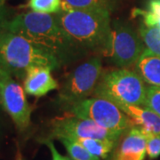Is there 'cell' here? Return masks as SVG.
<instances>
[{
	"instance_id": "cell-2",
	"label": "cell",
	"mask_w": 160,
	"mask_h": 160,
	"mask_svg": "<svg viewBox=\"0 0 160 160\" xmlns=\"http://www.w3.org/2000/svg\"><path fill=\"white\" fill-rule=\"evenodd\" d=\"M111 12L93 10L61 11L54 16L75 44L83 51H102L111 31Z\"/></svg>"
},
{
	"instance_id": "cell-11",
	"label": "cell",
	"mask_w": 160,
	"mask_h": 160,
	"mask_svg": "<svg viewBox=\"0 0 160 160\" xmlns=\"http://www.w3.org/2000/svg\"><path fill=\"white\" fill-rule=\"evenodd\" d=\"M148 136L140 128L132 127L126 132L112 160H144L147 154Z\"/></svg>"
},
{
	"instance_id": "cell-22",
	"label": "cell",
	"mask_w": 160,
	"mask_h": 160,
	"mask_svg": "<svg viewBox=\"0 0 160 160\" xmlns=\"http://www.w3.org/2000/svg\"><path fill=\"white\" fill-rule=\"evenodd\" d=\"M9 21V10L5 5V1L0 2V33L6 30V26Z\"/></svg>"
},
{
	"instance_id": "cell-27",
	"label": "cell",
	"mask_w": 160,
	"mask_h": 160,
	"mask_svg": "<svg viewBox=\"0 0 160 160\" xmlns=\"http://www.w3.org/2000/svg\"><path fill=\"white\" fill-rule=\"evenodd\" d=\"M0 108H2V107H1V104H0Z\"/></svg>"
},
{
	"instance_id": "cell-21",
	"label": "cell",
	"mask_w": 160,
	"mask_h": 160,
	"mask_svg": "<svg viewBox=\"0 0 160 160\" xmlns=\"http://www.w3.org/2000/svg\"><path fill=\"white\" fill-rule=\"evenodd\" d=\"M147 155L151 159H155L160 156V134H153L148 136Z\"/></svg>"
},
{
	"instance_id": "cell-25",
	"label": "cell",
	"mask_w": 160,
	"mask_h": 160,
	"mask_svg": "<svg viewBox=\"0 0 160 160\" xmlns=\"http://www.w3.org/2000/svg\"><path fill=\"white\" fill-rule=\"evenodd\" d=\"M67 160H71V159H70L69 158H68V157H67Z\"/></svg>"
},
{
	"instance_id": "cell-20",
	"label": "cell",
	"mask_w": 160,
	"mask_h": 160,
	"mask_svg": "<svg viewBox=\"0 0 160 160\" xmlns=\"http://www.w3.org/2000/svg\"><path fill=\"white\" fill-rule=\"evenodd\" d=\"M143 107L148 108L160 116V87L151 86L147 87Z\"/></svg>"
},
{
	"instance_id": "cell-14",
	"label": "cell",
	"mask_w": 160,
	"mask_h": 160,
	"mask_svg": "<svg viewBox=\"0 0 160 160\" xmlns=\"http://www.w3.org/2000/svg\"><path fill=\"white\" fill-rule=\"evenodd\" d=\"M118 0H62V10H93L112 12Z\"/></svg>"
},
{
	"instance_id": "cell-10",
	"label": "cell",
	"mask_w": 160,
	"mask_h": 160,
	"mask_svg": "<svg viewBox=\"0 0 160 160\" xmlns=\"http://www.w3.org/2000/svg\"><path fill=\"white\" fill-rule=\"evenodd\" d=\"M50 67L34 66L29 68L24 78L23 88L25 92L34 97H42L49 92L57 89L56 80L52 76Z\"/></svg>"
},
{
	"instance_id": "cell-4",
	"label": "cell",
	"mask_w": 160,
	"mask_h": 160,
	"mask_svg": "<svg viewBox=\"0 0 160 160\" xmlns=\"http://www.w3.org/2000/svg\"><path fill=\"white\" fill-rule=\"evenodd\" d=\"M134 70L120 68L102 75L92 95L108 99L114 103L143 106L147 86Z\"/></svg>"
},
{
	"instance_id": "cell-8",
	"label": "cell",
	"mask_w": 160,
	"mask_h": 160,
	"mask_svg": "<svg viewBox=\"0 0 160 160\" xmlns=\"http://www.w3.org/2000/svg\"><path fill=\"white\" fill-rule=\"evenodd\" d=\"M0 104L10 116L20 132L26 131L30 126L32 107L28 102L22 86L13 77L0 68Z\"/></svg>"
},
{
	"instance_id": "cell-23",
	"label": "cell",
	"mask_w": 160,
	"mask_h": 160,
	"mask_svg": "<svg viewBox=\"0 0 160 160\" xmlns=\"http://www.w3.org/2000/svg\"><path fill=\"white\" fill-rule=\"evenodd\" d=\"M42 142L45 143L46 146L48 147V149H50L52 154V160H67V157H63L62 155H61L58 150L55 148L54 144L52 142L51 139H43Z\"/></svg>"
},
{
	"instance_id": "cell-26",
	"label": "cell",
	"mask_w": 160,
	"mask_h": 160,
	"mask_svg": "<svg viewBox=\"0 0 160 160\" xmlns=\"http://www.w3.org/2000/svg\"><path fill=\"white\" fill-rule=\"evenodd\" d=\"M3 1H5V0H0V2H3Z\"/></svg>"
},
{
	"instance_id": "cell-3",
	"label": "cell",
	"mask_w": 160,
	"mask_h": 160,
	"mask_svg": "<svg viewBox=\"0 0 160 160\" xmlns=\"http://www.w3.org/2000/svg\"><path fill=\"white\" fill-rule=\"evenodd\" d=\"M62 63L54 55L20 35L5 30L0 33V68L18 78H25L34 66L59 69Z\"/></svg>"
},
{
	"instance_id": "cell-16",
	"label": "cell",
	"mask_w": 160,
	"mask_h": 160,
	"mask_svg": "<svg viewBox=\"0 0 160 160\" xmlns=\"http://www.w3.org/2000/svg\"><path fill=\"white\" fill-rule=\"evenodd\" d=\"M139 35L146 49L160 56V28L149 26L142 22L139 28Z\"/></svg>"
},
{
	"instance_id": "cell-18",
	"label": "cell",
	"mask_w": 160,
	"mask_h": 160,
	"mask_svg": "<svg viewBox=\"0 0 160 160\" xmlns=\"http://www.w3.org/2000/svg\"><path fill=\"white\" fill-rule=\"evenodd\" d=\"M58 140L67 149L69 158L71 160H101L98 157L92 155L85 147L73 139L60 138Z\"/></svg>"
},
{
	"instance_id": "cell-1",
	"label": "cell",
	"mask_w": 160,
	"mask_h": 160,
	"mask_svg": "<svg viewBox=\"0 0 160 160\" xmlns=\"http://www.w3.org/2000/svg\"><path fill=\"white\" fill-rule=\"evenodd\" d=\"M6 30L50 52L62 64L74 61L84 52L60 26L54 14L34 11L22 12L9 21Z\"/></svg>"
},
{
	"instance_id": "cell-17",
	"label": "cell",
	"mask_w": 160,
	"mask_h": 160,
	"mask_svg": "<svg viewBox=\"0 0 160 160\" xmlns=\"http://www.w3.org/2000/svg\"><path fill=\"white\" fill-rule=\"evenodd\" d=\"M132 15L142 17V22L146 25L160 28V0H149L148 10L133 9Z\"/></svg>"
},
{
	"instance_id": "cell-6",
	"label": "cell",
	"mask_w": 160,
	"mask_h": 160,
	"mask_svg": "<svg viewBox=\"0 0 160 160\" xmlns=\"http://www.w3.org/2000/svg\"><path fill=\"white\" fill-rule=\"evenodd\" d=\"M144 49L140 35L130 25L116 20L111 23L110 34L102 52L115 65L127 69L135 65Z\"/></svg>"
},
{
	"instance_id": "cell-5",
	"label": "cell",
	"mask_w": 160,
	"mask_h": 160,
	"mask_svg": "<svg viewBox=\"0 0 160 160\" xmlns=\"http://www.w3.org/2000/svg\"><path fill=\"white\" fill-rule=\"evenodd\" d=\"M68 113L92 120L99 126L121 135L132 127L128 116L105 98H86L70 106Z\"/></svg>"
},
{
	"instance_id": "cell-19",
	"label": "cell",
	"mask_w": 160,
	"mask_h": 160,
	"mask_svg": "<svg viewBox=\"0 0 160 160\" xmlns=\"http://www.w3.org/2000/svg\"><path fill=\"white\" fill-rule=\"evenodd\" d=\"M28 6L34 12L55 14L62 10V0H29Z\"/></svg>"
},
{
	"instance_id": "cell-7",
	"label": "cell",
	"mask_w": 160,
	"mask_h": 160,
	"mask_svg": "<svg viewBox=\"0 0 160 160\" xmlns=\"http://www.w3.org/2000/svg\"><path fill=\"white\" fill-rule=\"evenodd\" d=\"M102 75V63L99 57H92L73 69L63 82L59 92V101L67 106L92 95Z\"/></svg>"
},
{
	"instance_id": "cell-12",
	"label": "cell",
	"mask_w": 160,
	"mask_h": 160,
	"mask_svg": "<svg viewBox=\"0 0 160 160\" xmlns=\"http://www.w3.org/2000/svg\"><path fill=\"white\" fill-rule=\"evenodd\" d=\"M130 118L132 126H136L147 135L160 134V116L143 106L115 103Z\"/></svg>"
},
{
	"instance_id": "cell-9",
	"label": "cell",
	"mask_w": 160,
	"mask_h": 160,
	"mask_svg": "<svg viewBox=\"0 0 160 160\" xmlns=\"http://www.w3.org/2000/svg\"><path fill=\"white\" fill-rule=\"evenodd\" d=\"M121 134L99 126L92 120L82 118L71 114L57 118L52 121V130L48 139H106L118 142Z\"/></svg>"
},
{
	"instance_id": "cell-13",
	"label": "cell",
	"mask_w": 160,
	"mask_h": 160,
	"mask_svg": "<svg viewBox=\"0 0 160 160\" xmlns=\"http://www.w3.org/2000/svg\"><path fill=\"white\" fill-rule=\"evenodd\" d=\"M133 67V70L141 76L146 84L160 87L159 55H157L145 48Z\"/></svg>"
},
{
	"instance_id": "cell-15",
	"label": "cell",
	"mask_w": 160,
	"mask_h": 160,
	"mask_svg": "<svg viewBox=\"0 0 160 160\" xmlns=\"http://www.w3.org/2000/svg\"><path fill=\"white\" fill-rule=\"evenodd\" d=\"M70 139V138H69ZM85 147L92 155L99 158L105 159L114 150L118 142L106 140V139H94V138H83L73 139Z\"/></svg>"
},
{
	"instance_id": "cell-24",
	"label": "cell",
	"mask_w": 160,
	"mask_h": 160,
	"mask_svg": "<svg viewBox=\"0 0 160 160\" xmlns=\"http://www.w3.org/2000/svg\"><path fill=\"white\" fill-rule=\"evenodd\" d=\"M15 160H24V158H23L22 155L21 154V152L18 150L17 151V154H16V158H15Z\"/></svg>"
}]
</instances>
